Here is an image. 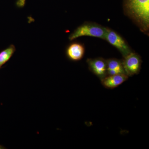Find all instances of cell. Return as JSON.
I'll return each mask as SVG.
<instances>
[{"instance_id":"4","label":"cell","mask_w":149,"mask_h":149,"mask_svg":"<svg viewBox=\"0 0 149 149\" xmlns=\"http://www.w3.org/2000/svg\"><path fill=\"white\" fill-rule=\"evenodd\" d=\"M122 63L125 74L128 77L138 74L140 72L142 60L138 54L132 52L123 58Z\"/></svg>"},{"instance_id":"7","label":"cell","mask_w":149,"mask_h":149,"mask_svg":"<svg viewBox=\"0 0 149 149\" xmlns=\"http://www.w3.org/2000/svg\"><path fill=\"white\" fill-rule=\"evenodd\" d=\"M128 77L126 74H119L107 75L101 80L104 87L109 89H113L125 82Z\"/></svg>"},{"instance_id":"5","label":"cell","mask_w":149,"mask_h":149,"mask_svg":"<svg viewBox=\"0 0 149 149\" xmlns=\"http://www.w3.org/2000/svg\"><path fill=\"white\" fill-rule=\"evenodd\" d=\"M87 63L91 72L101 80L107 76L106 60L102 58H88Z\"/></svg>"},{"instance_id":"9","label":"cell","mask_w":149,"mask_h":149,"mask_svg":"<svg viewBox=\"0 0 149 149\" xmlns=\"http://www.w3.org/2000/svg\"><path fill=\"white\" fill-rule=\"evenodd\" d=\"M107 69L117 70L120 74H125L122 61L116 58H110L106 60Z\"/></svg>"},{"instance_id":"8","label":"cell","mask_w":149,"mask_h":149,"mask_svg":"<svg viewBox=\"0 0 149 149\" xmlns=\"http://www.w3.org/2000/svg\"><path fill=\"white\" fill-rule=\"evenodd\" d=\"M15 51V46L11 45L0 52V68L10 59Z\"/></svg>"},{"instance_id":"1","label":"cell","mask_w":149,"mask_h":149,"mask_svg":"<svg viewBox=\"0 0 149 149\" xmlns=\"http://www.w3.org/2000/svg\"><path fill=\"white\" fill-rule=\"evenodd\" d=\"M124 10L141 32L148 35L149 0H124Z\"/></svg>"},{"instance_id":"2","label":"cell","mask_w":149,"mask_h":149,"mask_svg":"<svg viewBox=\"0 0 149 149\" xmlns=\"http://www.w3.org/2000/svg\"><path fill=\"white\" fill-rule=\"evenodd\" d=\"M107 29V27L95 22H86L77 27L69 35L68 39L71 41L79 37L88 36L105 40Z\"/></svg>"},{"instance_id":"3","label":"cell","mask_w":149,"mask_h":149,"mask_svg":"<svg viewBox=\"0 0 149 149\" xmlns=\"http://www.w3.org/2000/svg\"><path fill=\"white\" fill-rule=\"evenodd\" d=\"M105 40L116 48L123 58L133 52L128 43L119 34L107 27Z\"/></svg>"},{"instance_id":"6","label":"cell","mask_w":149,"mask_h":149,"mask_svg":"<svg viewBox=\"0 0 149 149\" xmlns=\"http://www.w3.org/2000/svg\"><path fill=\"white\" fill-rule=\"evenodd\" d=\"M85 53V48L83 44L73 42L67 47L65 54L70 60L77 61L83 58Z\"/></svg>"}]
</instances>
